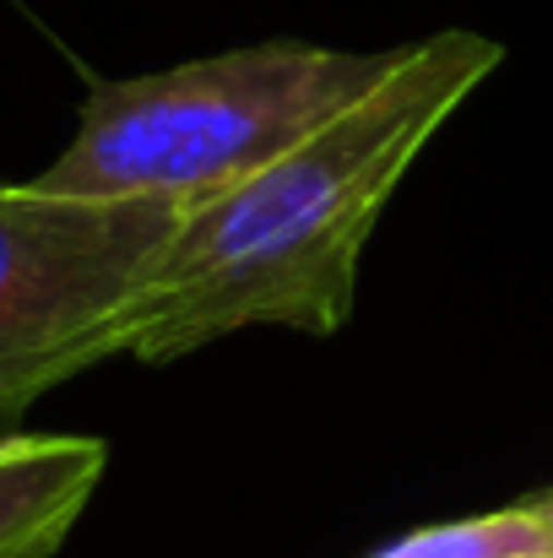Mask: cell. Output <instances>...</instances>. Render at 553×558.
<instances>
[{
  "label": "cell",
  "instance_id": "2",
  "mask_svg": "<svg viewBox=\"0 0 553 558\" xmlns=\"http://www.w3.org/2000/svg\"><path fill=\"white\" fill-rule=\"evenodd\" d=\"M401 49L353 54L272 38L153 76L93 82L71 147L33 185L55 195L201 201L353 109L396 71Z\"/></svg>",
  "mask_w": 553,
  "mask_h": 558
},
{
  "label": "cell",
  "instance_id": "5",
  "mask_svg": "<svg viewBox=\"0 0 553 558\" xmlns=\"http://www.w3.org/2000/svg\"><path fill=\"white\" fill-rule=\"evenodd\" d=\"M374 558H553V515L543 510V499H532L478 521L429 526Z\"/></svg>",
  "mask_w": 553,
  "mask_h": 558
},
{
  "label": "cell",
  "instance_id": "1",
  "mask_svg": "<svg viewBox=\"0 0 553 558\" xmlns=\"http://www.w3.org/2000/svg\"><path fill=\"white\" fill-rule=\"evenodd\" d=\"M500 60L505 49L467 27L418 38L380 87L315 136L250 180L190 201L153 271L104 331V359L169 364L244 326L342 331L359 255L385 201Z\"/></svg>",
  "mask_w": 553,
  "mask_h": 558
},
{
  "label": "cell",
  "instance_id": "3",
  "mask_svg": "<svg viewBox=\"0 0 553 558\" xmlns=\"http://www.w3.org/2000/svg\"><path fill=\"white\" fill-rule=\"evenodd\" d=\"M184 206L169 195L0 185V417L104 364V331L153 271Z\"/></svg>",
  "mask_w": 553,
  "mask_h": 558
},
{
  "label": "cell",
  "instance_id": "4",
  "mask_svg": "<svg viewBox=\"0 0 553 558\" xmlns=\"http://www.w3.org/2000/svg\"><path fill=\"white\" fill-rule=\"evenodd\" d=\"M104 439L82 434H11L0 439V558H55L82 521L98 477Z\"/></svg>",
  "mask_w": 553,
  "mask_h": 558
},
{
  "label": "cell",
  "instance_id": "6",
  "mask_svg": "<svg viewBox=\"0 0 553 558\" xmlns=\"http://www.w3.org/2000/svg\"><path fill=\"white\" fill-rule=\"evenodd\" d=\"M543 510H549V515H553V494H543Z\"/></svg>",
  "mask_w": 553,
  "mask_h": 558
}]
</instances>
